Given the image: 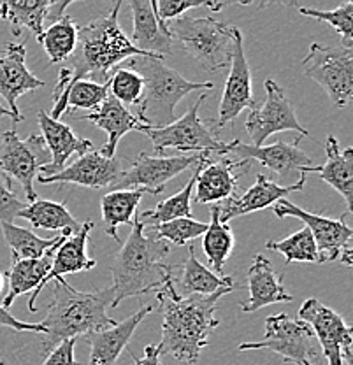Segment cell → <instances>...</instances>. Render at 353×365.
Segmentation results:
<instances>
[{"instance_id":"cell-42","label":"cell","mask_w":353,"mask_h":365,"mask_svg":"<svg viewBox=\"0 0 353 365\" xmlns=\"http://www.w3.org/2000/svg\"><path fill=\"white\" fill-rule=\"evenodd\" d=\"M199 7H210L213 11H222L223 4L216 2H204V0H155V9L157 16L165 25L169 21L178 20L181 14H185L190 9H199Z\"/></svg>"},{"instance_id":"cell-35","label":"cell","mask_w":353,"mask_h":365,"mask_svg":"<svg viewBox=\"0 0 353 365\" xmlns=\"http://www.w3.org/2000/svg\"><path fill=\"white\" fill-rule=\"evenodd\" d=\"M108 85H98L93 81H76L67 88L66 95L56 104H53L49 118L60 121L69 109H85V111H97L102 102L108 98Z\"/></svg>"},{"instance_id":"cell-17","label":"cell","mask_w":353,"mask_h":365,"mask_svg":"<svg viewBox=\"0 0 353 365\" xmlns=\"http://www.w3.org/2000/svg\"><path fill=\"white\" fill-rule=\"evenodd\" d=\"M299 140H301V137H297L295 143L292 144L278 140V143L269 144V146L255 148L252 144H245L241 140L234 139L229 143L227 155H239V160H250V162L257 160L262 167L272 170L280 178H288L294 173H314L317 167L313 165V162L307 157L306 151H302L299 148Z\"/></svg>"},{"instance_id":"cell-49","label":"cell","mask_w":353,"mask_h":365,"mask_svg":"<svg viewBox=\"0 0 353 365\" xmlns=\"http://www.w3.org/2000/svg\"><path fill=\"white\" fill-rule=\"evenodd\" d=\"M294 365H314V364H311V362H299V364H294Z\"/></svg>"},{"instance_id":"cell-38","label":"cell","mask_w":353,"mask_h":365,"mask_svg":"<svg viewBox=\"0 0 353 365\" xmlns=\"http://www.w3.org/2000/svg\"><path fill=\"white\" fill-rule=\"evenodd\" d=\"M265 248L276 251L285 258V262L294 264V262H302V264H318V250L313 235L307 228H301L295 234L288 235L278 241H267Z\"/></svg>"},{"instance_id":"cell-22","label":"cell","mask_w":353,"mask_h":365,"mask_svg":"<svg viewBox=\"0 0 353 365\" xmlns=\"http://www.w3.org/2000/svg\"><path fill=\"white\" fill-rule=\"evenodd\" d=\"M37 121H39V127L41 130H43V140L49 151V157H51L48 165H44L37 176H55L60 170L66 169L67 160H69L72 155L83 157V155L93 151L92 140L79 139V137L72 132L69 125L62 123V121L51 120L44 109H39V111H37Z\"/></svg>"},{"instance_id":"cell-6","label":"cell","mask_w":353,"mask_h":365,"mask_svg":"<svg viewBox=\"0 0 353 365\" xmlns=\"http://www.w3.org/2000/svg\"><path fill=\"white\" fill-rule=\"evenodd\" d=\"M167 32L206 72H220L230 63L232 26L225 23L185 16L167 23Z\"/></svg>"},{"instance_id":"cell-36","label":"cell","mask_w":353,"mask_h":365,"mask_svg":"<svg viewBox=\"0 0 353 365\" xmlns=\"http://www.w3.org/2000/svg\"><path fill=\"white\" fill-rule=\"evenodd\" d=\"M197 173H199V167L195 165L193 167L192 178H190L187 186H185L181 192H178L176 195L158 202L157 207L148 209V211H143L141 215H138L139 220L143 222V225L155 227L167 222H173V220L178 218H192V192L193 186H195Z\"/></svg>"},{"instance_id":"cell-20","label":"cell","mask_w":353,"mask_h":365,"mask_svg":"<svg viewBox=\"0 0 353 365\" xmlns=\"http://www.w3.org/2000/svg\"><path fill=\"white\" fill-rule=\"evenodd\" d=\"M305 185L306 174H301L297 182L288 186L278 185L276 181L265 178L264 174H259L257 181L242 195H234L218 204L220 222L229 223L230 220L237 218V216H245L250 215V212L260 211V209L272 207L278 200L287 199L290 193L301 192L305 188Z\"/></svg>"},{"instance_id":"cell-3","label":"cell","mask_w":353,"mask_h":365,"mask_svg":"<svg viewBox=\"0 0 353 365\" xmlns=\"http://www.w3.org/2000/svg\"><path fill=\"white\" fill-rule=\"evenodd\" d=\"M169 253L170 245L144 234L143 222L135 215L131 234L115 255L111 265V307H118L128 297L155 294L174 274V267L164 262Z\"/></svg>"},{"instance_id":"cell-18","label":"cell","mask_w":353,"mask_h":365,"mask_svg":"<svg viewBox=\"0 0 353 365\" xmlns=\"http://www.w3.org/2000/svg\"><path fill=\"white\" fill-rule=\"evenodd\" d=\"M125 169L121 162L115 158L102 157L98 151H90V153L79 157L66 169L60 170L58 174L49 178L37 176L36 180L43 185H51V182H69V185L85 186V188H115V185L123 176Z\"/></svg>"},{"instance_id":"cell-15","label":"cell","mask_w":353,"mask_h":365,"mask_svg":"<svg viewBox=\"0 0 353 365\" xmlns=\"http://www.w3.org/2000/svg\"><path fill=\"white\" fill-rule=\"evenodd\" d=\"M232 56H230L229 63L230 71L227 76L222 101H220L218 118H216L218 128L234 125L239 114L245 109H253L257 106V101L253 98L252 71H250L248 60L245 55L241 29L237 26H232Z\"/></svg>"},{"instance_id":"cell-28","label":"cell","mask_w":353,"mask_h":365,"mask_svg":"<svg viewBox=\"0 0 353 365\" xmlns=\"http://www.w3.org/2000/svg\"><path fill=\"white\" fill-rule=\"evenodd\" d=\"M181 267V277L174 281V288L180 297L192 295H213L223 288H232L234 290V277L230 276H216L204 264H200L195 257L193 246L188 248V257Z\"/></svg>"},{"instance_id":"cell-37","label":"cell","mask_w":353,"mask_h":365,"mask_svg":"<svg viewBox=\"0 0 353 365\" xmlns=\"http://www.w3.org/2000/svg\"><path fill=\"white\" fill-rule=\"evenodd\" d=\"M78 30L79 26L76 25L69 14L60 18L58 21L51 23L44 30L39 43L43 44L44 51H46L49 63L67 62L71 58L76 46H78Z\"/></svg>"},{"instance_id":"cell-26","label":"cell","mask_w":353,"mask_h":365,"mask_svg":"<svg viewBox=\"0 0 353 365\" xmlns=\"http://www.w3.org/2000/svg\"><path fill=\"white\" fill-rule=\"evenodd\" d=\"M78 120L81 121H92L97 128L104 130L108 134V143L101 148L98 153L106 158H115L116 157V148L121 137L132 130L143 132L144 123L138 116H134L123 104L116 101L115 97L108 95L101 108L97 111L79 116Z\"/></svg>"},{"instance_id":"cell-5","label":"cell","mask_w":353,"mask_h":365,"mask_svg":"<svg viewBox=\"0 0 353 365\" xmlns=\"http://www.w3.org/2000/svg\"><path fill=\"white\" fill-rule=\"evenodd\" d=\"M128 67L139 72L144 81L138 118L151 128H162L174 121V109L192 91H213L210 81L193 83L174 68L167 67L160 56H134Z\"/></svg>"},{"instance_id":"cell-44","label":"cell","mask_w":353,"mask_h":365,"mask_svg":"<svg viewBox=\"0 0 353 365\" xmlns=\"http://www.w3.org/2000/svg\"><path fill=\"white\" fill-rule=\"evenodd\" d=\"M76 337L72 339H66L60 342L56 348H53L48 353V359L44 360L43 365H78L74 360V346Z\"/></svg>"},{"instance_id":"cell-34","label":"cell","mask_w":353,"mask_h":365,"mask_svg":"<svg viewBox=\"0 0 353 365\" xmlns=\"http://www.w3.org/2000/svg\"><path fill=\"white\" fill-rule=\"evenodd\" d=\"M16 218H24L34 228H44V230H56V232H67V234L74 235L79 232L83 223H79L67 205L63 202H53V200H39L36 202L26 204L25 209L18 212Z\"/></svg>"},{"instance_id":"cell-13","label":"cell","mask_w":353,"mask_h":365,"mask_svg":"<svg viewBox=\"0 0 353 365\" xmlns=\"http://www.w3.org/2000/svg\"><path fill=\"white\" fill-rule=\"evenodd\" d=\"M299 319L307 323L313 336L320 342V348L329 365H353L352 360V329L343 317L320 300L307 299L299 309Z\"/></svg>"},{"instance_id":"cell-4","label":"cell","mask_w":353,"mask_h":365,"mask_svg":"<svg viewBox=\"0 0 353 365\" xmlns=\"http://www.w3.org/2000/svg\"><path fill=\"white\" fill-rule=\"evenodd\" d=\"M53 300L48 306V317L41 322L46 334L43 349L49 353L62 341L78 336H90L98 330L116 325L108 309L113 304V290L79 292L66 279L53 281Z\"/></svg>"},{"instance_id":"cell-16","label":"cell","mask_w":353,"mask_h":365,"mask_svg":"<svg viewBox=\"0 0 353 365\" xmlns=\"http://www.w3.org/2000/svg\"><path fill=\"white\" fill-rule=\"evenodd\" d=\"M252 162L250 160H230L222 157L211 162L210 155L203 153L199 158V173L195 180V200L197 204H220L230 199L237 192L239 180L248 173Z\"/></svg>"},{"instance_id":"cell-9","label":"cell","mask_w":353,"mask_h":365,"mask_svg":"<svg viewBox=\"0 0 353 365\" xmlns=\"http://www.w3.org/2000/svg\"><path fill=\"white\" fill-rule=\"evenodd\" d=\"M272 211L278 218H297L305 223L307 230L313 235L318 250V264H329V262L341 260L347 267H353L350 239L353 235L352 228L347 225L344 218L332 220L327 216L313 215L305 211L299 205L292 204L290 200L282 199L272 205Z\"/></svg>"},{"instance_id":"cell-24","label":"cell","mask_w":353,"mask_h":365,"mask_svg":"<svg viewBox=\"0 0 353 365\" xmlns=\"http://www.w3.org/2000/svg\"><path fill=\"white\" fill-rule=\"evenodd\" d=\"M153 309V306H144L139 311H135L134 314L125 318L123 322L86 336L85 339L90 344V349H92L88 365H115L121 353L127 349L135 329L141 325L143 319Z\"/></svg>"},{"instance_id":"cell-23","label":"cell","mask_w":353,"mask_h":365,"mask_svg":"<svg viewBox=\"0 0 353 365\" xmlns=\"http://www.w3.org/2000/svg\"><path fill=\"white\" fill-rule=\"evenodd\" d=\"M248 299L241 302L242 313H255L262 307L272 306V304L292 302L294 297L287 292L283 283V276L275 271L271 262L264 255H257L250 265L248 274Z\"/></svg>"},{"instance_id":"cell-43","label":"cell","mask_w":353,"mask_h":365,"mask_svg":"<svg viewBox=\"0 0 353 365\" xmlns=\"http://www.w3.org/2000/svg\"><path fill=\"white\" fill-rule=\"evenodd\" d=\"M25 205L13 192V182L0 173V223H13Z\"/></svg>"},{"instance_id":"cell-40","label":"cell","mask_w":353,"mask_h":365,"mask_svg":"<svg viewBox=\"0 0 353 365\" xmlns=\"http://www.w3.org/2000/svg\"><path fill=\"white\" fill-rule=\"evenodd\" d=\"M299 13L302 16L313 18L317 21L329 23L334 30L341 36L343 39L344 48H350L353 44V2H344L341 6H337L332 11H320L313 9V7H299Z\"/></svg>"},{"instance_id":"cell-45","label":"cell","mask_w":353,"mask_h":365,"mask_svg":"<svg viewBox=\"0 0 353 365\" xmlns=\"http://www.w3.org/2000/svg\"><path fill=\"white\" fill-rule=\"evenodd\" d=\"M0 327H9V329L18 330V332H36L41 334V336L46 334V330H44L41 323H26L21 322V319H16L2 304H0Z\"/></svg>"},{"instance_id":"cell-11","label":"cell","mask_w":353,"mask_h":365,"mask_svg":"<svg viewBox=\"0 0 353 365\" xmlns=\"http://www.w3.org/2000/svg\"><path fill=\"white\" fill-rule=\"evenodd\" d=\"M313 330L302 319H294L288 314H275L265 319V334L262 341L242 342L239 351H267L283 356L287 365L299 362H311L317 356L313 344Z\"/></svg>"},{"instance_id":"cell-27","label":"cell","mask_w":353,"mask_h":365,"mask_svg":"<svg viewBox=\"0 0 353 365\" xmlns=\"http://www.w3.org/2000/svg\"><path fill=\"white\" fill-rule=\"evenodd\" d=\"M325 160L324 165L317 167L314 173L320 174V178L327 185L332 186L337 193L347 202V215L352 212V197H353V150L347 148L344 151L339 150V140L334 135H329L324 143Z\"/></svg>"},{"instance_id":"cell-39","label":"cell","mask_w":353,"mask_h":365,"mask_svg":"<svg viewBox=\"0 0 353 365\" xmlns=\"http://www.w3.org/2000/svg\"><path fill=\"white\" fill-rule=\"evenodd\" d=\"M108 90L120 104L139 106L143 97L144 81L139 72L128 66H118L108 81Z\"/></svg>"},{"instance_id":"cell-19","label":"cell","mask_w":353,"mask_h":365,"mask_svg":"<svg viewBox=\"0 0 353 365\" xmlns=\"http://www.w3.org/2000/svg\"><path fill=\"white\" fill-rule=\"evenodd\" d=\"M25 43H9L0 53V97L7 102L9 111L14 116V125L24 120L18 98L26 91H34L44 86L43 79L36 78L26 68Z\"/></svg>"},{"instance_id":"cell-2","label":"cell","mask_w":353,"mask_h":365,"mask_svg":"<svg viewBox=\"0 0 353 365\" xmlns=\"http://www.w3.org/2000/svg\"><path fill=\"white\" fill-rule=\"evenodd\" d=\"M232 288H223L213 295L180 297L174 277L155 292L162 313V341L157 346L160 356L170 355L185 364H195L200 351L210 344L213 330L220 325L215 318L216 302Z\"/></svg>"},{"instance_id":"cell-21","label":"cell","mask_w":353,"mask_h":365,"mask_svg":"<svg viewBox=\"0 0 353 365\" xmlns=\"http://www.w3.org/2000/svg\"><path fill=\"white\" fill-rule=\"evenodd\" d=\"M93 228V222H86L83 223L79 232H76L74 235L67 237L62 245L58 246L55 251V257H53L51 262V269L49 272L44 276V279L41 281V284L37 287L36 292H32L29 299V311L30 313H36V300L37 297L43 294L44 287L49 283V281H62L66 279V276L69 274H76V272H83V271H90L97 265V262L93 258L88 257V239H90V232Z\"/></svg>"},{"instance_id":"cell-47","label":"cell","mask_w":353,"mask_h":365,"mask_svg":"<svg viewBox=\"0 0 353 365\" xmlns=\"http://www.w3.org/2000/svg\"><path fill=\"white\" fill-rule=\"evenodd\" d=\"M0 118H11V120H13V123H14V116H13V113H11L9 109H7V108H4L2 104H0Z\"/></svg>"},{"instance_id":"cell-25","label":"cell","mask_w":353,"mask_h":365,"mask_svg":"<svg viewBox=\"0 0 353 365\" xmlns=\"http://www.w3.org/2000/svg\"><path fill=\"white\" fill-rule=\"evenodd\" d=\"M128 9L132 11L134 18V32H132L131 43L143 53L155 56L170 55L173 39L167 32V25L160 21L155 9V0H131Z\"/></svg>"},{"instance_id":"cell-46","label":"cell","mask_w":353,"mask_h":365,"mask_svg":"<svg viewBox=\"0 0 353 365\" xmlns=\"http://www.w3.org/2000/svg\"><path fill=\"white\" fill-rule=\"evenodd\" d=\"M132 359H134V365H162L160 351H158V348L155 344H148L144 348L143 356L132 355Z\"/></svg>"},{"instance_id":"cell-8","label":"cell","mask_w":353,"mask_h":365,"mask_svg":"<svg viewBox=\"0 0 353 365\" xmlns=\"http://www.w3.org/2000/svg\"><path fill=\"white\" fill-rule=\"evenodd\" d=\"M302 68L317 81L334 106L347 108L353 97V49L311 43Z\"/></svg>"},{"instance_id":"cell-31","label":"cell","mask_w":353,"mask_h":365,"mask_svg":"<svg viewBox=\"0 0 353 365\" xmlns=\"http://www.w3.org/2000/svg\"><path fill=\"white\" fill-rule=\"evenodd\" d=\"M211 222L208 223L206 234L203 235V250L208 258V264L213 269L216 276L223 277L225 276L227 260L232 255L235 239L232 234V228L229 223L220 222V209L218 204H211L210 207Z\"/></svg>"},{"instance_id":"cell-30","label":"cell","mask_w":353,"mask_h":365,"mask_svg":"<svg viewBox=\"0 0 353 365\" xmlns=\"http://www.w3.org/2000/svg\"><path fill=\"white\" fill-rule=\"evenodd\" d=\"M146 193L150 192L144 188L113 190V192L106 193L102 197V222H104V230L109 237L120 242V239H118V227L132 225L134 216L138 215V205Z\"/></svg>"},{"instance_id":"cell-7","label":"cell","mask_w":353,"mask_h":365,"mask_svg":"<svg viewBox=\"0 0 353 365\" xmlns=\"http://www.w3.org/2000/svg\"><path fill=\"white\" fill-rule=\"evenodd\" d=\"M208 98V93L200 95L199 101L181 116L180 120L165 125L162 128H151L144 125L143 134H146L153 143L155 151L158 155H164L165 150L173 148L181 155H203L215 153L220 157H225L229 150V143H223L206 127L199 118V109L203 102Z\"/></svg>"},{"instance_id":"cell-32","label":"cell","mask_w":353,"mask_h":365,"mask_svg":"<svg viewBox=\"0 0 353 365\" xmlns=\"http://www.w3.org/2000/svg\"><path fill=\"white\" fill-rule=\"evenodd\" d=\"M51 0H11L0 2V20H6L13 26L14 36H20L21 26L29 29L39 41L44 32V20H48Z\"/></svg>"},{"instance_id":"cell-29","label":"cell","mask_w":353,"mask_h":365,"mask_svg":"<svg viewBox=\"0 0 353 365\" xmlns=\"http://www.w3.org/2000/svg\"><path fill=\"white\" fill-rule=\"evenodd\" d=\"M60 245H62V242H60ZM60 245H56L55 248L49 250L44 257L36 258V260H20L11 264V269L6 272L9 290H7V295L4 297L2 300V306L6 307V309H9V307L13 306L14 300L20 295L37 290L41 281L44 279V276H46L49 269H51L53 257H55V251Z\"/></svg>"},{"instance_id":"cell-14","label":"cell","mask_w":353,"mask_h":365,"mask_svg":"<svg viewBox=\"0 0 353 365\" xmlns=\"http://www.w3.org/2000/svg\"><path fill=\"white\" fill-rule=\"evenodd\" d=\"M200 155H174V157H153L148 153H139L131 169L123 173L120 181L113 190H134L144 188L151 195H160L165 185L185 170L193 169L199 162Z\"/></svg>"},{"instance_id":"cell-48","label":"cell","mask_w":353,"mask_h":365,"mask_svg":"<svg viewBox=\"0 0 353 365\" xmlns=\"http://www.w3.org/2000/svg\"><path fill=\"white\" fill-rule=\"evenodd\" d=\"M2 287H4V274H0V292H2Z\"/></svg>"},{"instance_id":"cell-1","label":"cell","mask_w":353,"mask_h":365,"mask_svg":"<svg viewBox=\"0 0 353 365\" xmlns=\"http://www.w3.org/2000/svg\"><path fill=\"white\" fill-rule=\"evenodd\" d=\"M121 6L123 4L116 2L108 14L78 30V46L71 55V67L60 68L53 90V104L66 95L72 83L93 81L98 85H108L111 71L121 62H127L134 56H155L135 48L123 34L118 21Z\"/></svg>"},{"instance_id":"cell-41","label":"cell","mask_w":353,"mask_h":365,"mask_svg":"<svg viewBox=\"0 0 353 365\" xmlns=\"http://www.w3.org/2000/svg\"><path fill=\"white\" fill-rule=\"evenodd\" d=\"M153 230L157 234V239H162L167 245L183 246L185 242L206 234L208 223L197 222L193 218H178L173 222L162 223V225H155Z\"/></svg>"},{"instance_id":"cell-12","label":"cell","mask_w":353,"mask_h":365,"mask_svg":"<svg viewBox=\"0 0 353 365\" xmlns=\"http://www.w3.org/2000/svg\"><path fill=\"white\" fill-rule=\"evenodd\" d=\"M264 104L250 109L245 128L252 139V146H264V140L276 132H297L301 137L309 135L306 127L299 123L294 108L275 79H265Z\"/></svg>"},{"instance_id":"cell-10","label":"cell","mask_w":353,"mask_h":365,"mask_svg":"<svg viewBox=\"0 0 353 365\" xmlns=\"http://www.w3.org/2000/svg\"><path fill=\"white\" fill-rule=\"evenodd\" d=\"M49 160L51 157L41 135L32 134L21 140L18 132L11 128L0 137V173L11 182H20L29 204L37 200L34 181Z\"/></svg>"},{"instance_id":"cell-33","label":"cell","mask_w":353,"mask_h":365,"mask_svg":"<svg viewBox=\"0 0 353 365\" xmlns=\"http://www.w3.org/2000/svg\"><path fill=\"white\" fill-rule=\"evenodd\" d=\"M0 228H2V235L11 250V260L13 262L36 260V258L44 257L49 250L55 248L56 245H60L72 235L62 232L56 237L43 239L29 228L16 227L13 223H0Z\"/></svg>"}]
</instances>
